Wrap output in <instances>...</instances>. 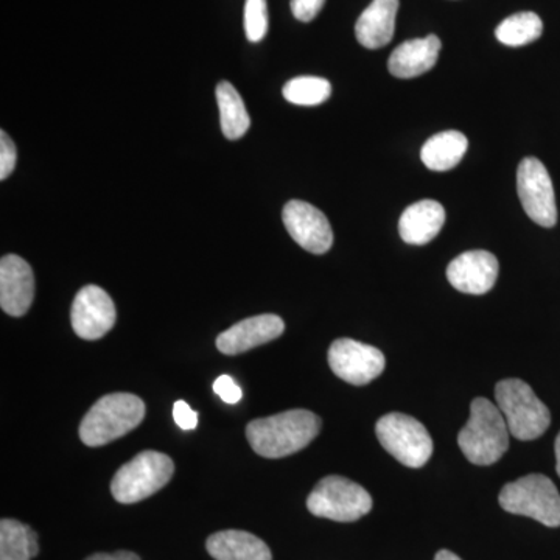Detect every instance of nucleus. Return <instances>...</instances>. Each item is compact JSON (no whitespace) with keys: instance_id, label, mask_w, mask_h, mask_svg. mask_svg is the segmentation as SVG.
<instances>
[{"instance_id":"f257e3e1","label":"nucleus","mask_w":560,"mask_h":560,"mask_svg":"<svg viewBox=\"0 0 560 560\" xmlns=\"http://www.w3.org/2000/svg\"><path fill=\"white\" fill-rule=\"evenodd\" d=\"M319 430L320 419L315 412L289 410L253 420L246 427V438L257 455L279 459L307 447Z\"/></svg>"},{"instance_id":"f03ea898","label":"nucleus","mask_w":560,"mask_h":560,"mask_svg":"<svg viewBox=\"0 0 560 560\" xmlns=\"http://www.w3.org/2000/svg\"><path fill=\"white\" fill-rule=\"evenodd\" d=\"M511 431L500 408L485 397L470 405V418L459 431L458 444L464 456L475 466H490L503 458L510 448Z\"/></svg>"},{"instance_id":"7ed1b4c3","label":"nucleus","mask_w":560,"mask_h":560,"mask_svg":"<svg viewBox=\"0 0 560 560\" xmlns=\"http://www.w3.org/2000/svg\"><path fill=\"white\" fill-rule=\"evenodd\" d=\"M145 418V404L135 394L103 396L80 423V440L88 447H102L138 429Z\"/></svg>"},{"instance_id":"20e7f679","label":"nucleus","mask_w":560,"mask_h":560,"mask_svg":"<svg viewBox=\"0 0 560 560\" xmlns=\"http://www.w3.org/2000/svg\"><path fill=\"white\" fill-rule=\"evenodd\" d=\"M497 407L506 420L511 436L518 441H534L548 430L551 412L521 378H508L495 386Z\"/></svg>"},{"instance_id":"39448f33","label":"nucleus","mask_w":560,"mask_h":560,"mask_svg":"<svg viewBox=\"0 0 560 560\" xmlns=\"http://www.w3.org/2000/svg\"><path fill=\"white\" fill-rule=\"evenodd\" d=\"M175 474L171 456L161 452L139 453L120 467L110 481V493L121 504H135L149 499L167 486Z\"/></svg>"},{"instance_id":"423d86ee","label":"nucleus","mask_w":560,"mask_h":560,"mask_svg":"<svg viewBox=\"0 0 560 560\" xmlns=\"http://www.w3.org/2000/svg\"><path fill=\"white\" fill-rule=\"evenodd\" d=\"M499 501L510 514L534 518L548 528L560 526V493L545 475L530 474L508 482L501 489Z\"/></svg>"},{"instance_id":"0eeeda50","label":"nucleus","mask_w":560,"mask_h":560,"mask_svg":"<svg viewBox=\"0 0 560 560\" xmlns=\"http://www.w3.org/2000/svg\"><path fill=\"white\" fill-rule=\"evenodd\" d=\"M307 508L315 517L341 523L357 522L370 514L372 497L357 482L330 475L312 490Z\"/></svg>"},{"instance_id":"6e6552de","label":"nucleus","mask_w":560,"mask_h":560,"mask_svg":"<svg viewBox=\"0 0 560 560\" xmlns=\"http://www.w3.org/2000/svg\"><path fill=\"white\" fill-rule=\"evenodd\" d=\"M375 433L382 447L411 469L425 466L433 455V440L429 430L411 416L389 412L378 419Z\"/></svg>"},{"instance_id":"1a4fd4ad","label":"nucleus","mask_w":560,"mask_h":560,"mask_svg":"<svg viewBox=\"0 0 560 560\" xmlns=\"http://www.w3.org/2000/svg\"><path fill=\"white\" fill-rule=\"evenodd\" d=\"M517 194L526 215L534 223L544 228H552L558 223L551 176L537 158H525L518 165Z\"/></svg>"},{"instance_id":"9d476101","label":"nucleus","mask_w":560,"mask_h":560,"mask_svg":"<svg viewBox=\"0 0 560 560\" xmlns=\"http://www.w3.org/2000/svg\"><path fill=\"white\" fill-rule=\"evenodd\" d=\"M329 366L337 377L353 386L368 385L385 371L382 350L364 342L340 338L331 342Z\"/></svg>"},{"instance_id":"9b49d317","label":"nucleus","mask_w":560,"mask_h":560,"mask_svg":"<svg viewBox=\"0 0 560 560\" xmlns=\"http://www.w3.org/2000/svg\"><path fill=\"white\" fill-rule=\"evenodd\" d=\"M116 305L97 285L83 287L73 300L70 320L77 337L94 341L105 337L116 324Z\"/></svg>"},{"instance_id":"f8f14e48","label":"nucleus","mask_w":560,"mask_h":560,"mask_svg":"<svg viewBox=\"0 0 560 560\" xmlns=\"http://www.w3.org/2000/svg\"><path fill=\"white\" fill-rule=\"evenodd\" d=\"M282 220L290 237L308 253L326 254L334 245V231L329 220L308 202L300 200L287 202Z\"/></svg>"},{"instance_id":"ddd939ff","label":"nucleus","mask_w":560,"mask_h":560,"mask_svg":"<svg viewBox=\"0 0 560 560\" xmlns=\"http://www.w3.org/2000/svg\"><path fill=\"white\" fill-rule=\"evenodd\" d=\"M500 265L489 250H467L447 268L453 289L467 294H486L495 285Z\"/></svg>"},{"instance_id":"4468645a","label":"nucleus","mask_w":560,"mask_h":560,"mask_svg":"<svg viewBox=\"0 0 560 560\" xmlns=\"http://www.w3.org/2000/svg\"><path fill=\"white\" fill-rule=\"evenodd\" d=\"M35 298V276L22 257L9 254L0 260V305L10 316H24Z\"/></svg>"},{"instance_id":"2eb2a0df","label":"nucleus","mask_w":560,"mask_h":560,"mask_svg":"<svg viewBox=\"0 0 560 560\" xmlns=\"http://www.w3.org/2000/svg\"><path fill=\"white\" fill-rule=\"evenodd\" d=\"M285 330V323L278 315L253 316L234 324L217 337V348L224 355H238L254 348L278 340Z\"/></svg>"},{"instance_id":"dca6fc26","label":"nucleus","mask_w":560,"mask_h":560,"mask_svg":"<svg viewBox=\"0 0 560 560\" xmlns=\"http://www.w3.org/2000/svg\"><path fill=\"white\" fill-rule=\"evenodd\" d=\"M442 43L436 35L400 44L390 54L388 69L397 79H416L436 66Z\"/></svg>"},{"instance_id":"f3484780","label":"nucleus","mask_w":560,"mask_h":560,"mask_svg":"<svg viewBox=\"0 0 560 560\" xmlns=\"http://www.w3.org/2000/svg\"><path fill=\"white\" fill-rule=\"evenodd\" d=\"M399 0H372L355 24V36L361 46L375 50L388 46L396 32Z\"/></svg>"},{"instance_id":"a211bd4d","label":"nucleus","mask_w":560,"mask_h":560,"mask_svg":"<svg viewBox=\"0 0 560 560\" xmlns=\"http://www.w3.org/2000/svg\"><path fill=\"white\" fill-rule=\"evenodd\" d=\"M445 224V209L441 202L422 200L405 209L399 221L401 241L422 246L438 237Z\"/></svg>"},{"instance_id":"6ab92c4d","label":"nucleus","mask_w":560,"mask_h":560,"mask_svg":"<svg viewBox=\"0 0 560 560\" xmlns=\"http://www.w3.org/2000/svg\"><path fill=\"white\" fill-rule=\"evenodd\" d=\"M206 548L215 560H272L268 545L246 530L228 529L212 534Z\"/></svg>"},{"instance_id":"aec40b11","label":"nucleus","mask_w":560,"mask_h":560,"mask_svg":"<svg viewBox=\"0 0 560 560\" xmlns=\"http://www.w3.org/2000/svg\"><path fill=\"white\" fill-rule=\"evenodd\" d=\"M469 149V140L459 131H444L427 140L420 151V160L433 172L455 168Z\"/></svg>"},{"instance_id":"412c9836","label":"nucleus","mask_w":560,"mask_h":560,"mask_svg":"<svg viewBox=\"0 0 560 560\" xmlns=\"http://www.w3.org/2000/svg\"><path fill=\"white\" fill-rule=\"evenodd\" d=\"M217 103L220 109L221 131L230 140L242 139L249 130L250 119L245 102L237 90L228 81L217 86Z\"/></svg>"},{"instance_id":"4be33fe9","label":"nucleus","mask_w":560,"mask_h":560,"mask_svg":"<svg viewBox=\"0 0 560 560\" xmlns=\"http://www.w3.org/2000/svg\"><path fill=\"white\" fill-rule=\"evenodd\" d=\"M39 552L38 534L24 523L0 522V560H32Z\"/></svg>"},{"instance_id":"5701e85b","label":"nucleus","mask_w":560,"mask_h":560,"mask_svg":"<svg viewBox=\"0 0 560 560\" xmlns=\"http://www.w3.org/2000/svg\"><path fill=\"white\" fill-rule=\"evenodd\" d=\"M544 33V22L533 11L512 14L497 27L495 36L504 46L522 47L534 43Z\"/></svg>"},{"instance_id":"b1692460","label":"nucleus","mask_w":560,"mask_h":560,"mask_svg":"<svg viewBox=\"0 0 560 560\" xmlns=\"http://www.w3.org/2000/svg\"><path fill=\"white\" fill-rule=\"evenodd\" d=\"M282 94L293 105L316 106L329 101L331 84L319 77H298L285 83Z\"/></svg>"},{"instance_id":"393cba45","label":"nucleus","mask_w":560,"mask_h":560,"mask_svg":"<svg viewBox=\"0 0 560 560\" xmlns=\"http://www.w3.org/2000/svg\"><path fill=\"white\" fill-rule=\"evenodd\" d=\"M245 32L250 43H259L268 32L267 0H246Z\"/></svg>"},{"instance_id":"a878e982","label":"nucleus","mask_w":560,"mask_h":560,"mask_svg":"<svg viewBox=\"0 0 560 560\" xmlns=\"http://www.w3.org/2000/svg\"><path fill=\"white\" fill-rule=\"evenodd\" d=\"M18 164V151L5 131H0V179L9 178Z\"/></svg>"},{"instance_id":"bb28decb","label":"nucleus","mask_w":560,"mask_h":560,"mask_svg":"<svg viewBox=\"0 0 560 560\" xmlns=\"http://www.w3.org/2000/svg\"><path fill=\"white\" fill-rule=\"evenodd\" d=\"M213 390H215V394H219L221 400L231 405L238 404L243 396L241 386L230 375H221V377L217 378L215 383H213Z\"/></svg>"},{"instance_id":"cd10ccee","label":"nucleus","mask_w":560,"mask_h":560,"mask_svg":"<svg viewBox=\"0 0 560 560\" xmlns=\"http://www.w3.org/2000/svg\"><path fill=\"white\" fill-rule=\"evenodd\" d=\"M326 0H291L293 16L301 22H311L318 16Z\"/></svg>"},{"instance_id":"c85d7f7f","label":"nucleus","mask_w":560,"mask_h":560,"mask_svg":"<svg viewBox=\"0 0 560 560\" xmlns=\"http://www.w3.org/2000/svg\"><path fill=\"white\" fill-rule=\"evenodd\" d=\"M173 419H175L176 425H178L180 430L189 431L197 429V411L191 410L189 404H186L184 400H178L173 405Z\"/></svg>"},{"instance_id":"c756f323","label":"nucleus","mask_w":560,"mask_h":560,"mask_svg":"<svg viewBox=\"0 0 560 560\" xmlns=\"http://www.w3.org/2000/svg\"><path fill=\"white\" fill-rule=\"evenodd\" d=\"M84 560H140L138 555L131 551L95 552Z\"/></svg>"},{"instance_id":"7c9ffc66","label":"nucleus","mask_w":560,"mask_h":560,"mask_svg":"<svg viewBox=\"0 0 560 560\" xmlns=\"http://www.w3.org/2000/svg\"><path fill=\"white\" fill-rule=\"evenodd\" d=\"M434 560H463L459 556H456L455 552L448 550H441L436 552L434 556Z\"/></svg>"},{"instance_id":"2f4dec72","label":"nucleus","mask_w":560,"mask_h":560,"mask_svg":"<svg viewBox=\"0 0 560 560\" xmlns=\"http://www.w3.org/2000/svg\"><path fill=\"white\" fill-rule=\"evenodd\" d=\"M555 452H556V470H558V475L560 477V433L558 434V438H556Z\"/></svg>"}]
</instances>
